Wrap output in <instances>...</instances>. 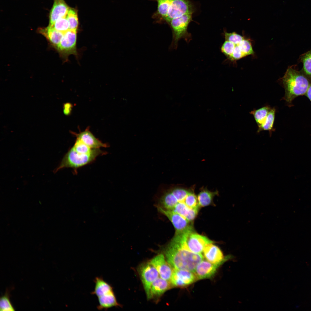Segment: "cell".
<instances>
[{
  "instance_id": "1",
  "label": "cell",
  "mask_w": 311,
  "mask_h": 311,
  "mask_svg": "<svg viewBox=\"0 0 311 311\" xmlns=\"http://www.w3.org/2000/svg\"><path fill=\"white\" fill-rule=\"evenodd\" d=\"M165 254L167 261L174 269L192 272L204 258L202 254L193 253L186 249L176 234L166 247Z\"/></svg>"
},
{
  "instance_id": "2",
  "label": "cell",
  "mask_w": 311,
  "mask_h": 311,
  "mask_svg": "<svg viewBox=\"0 0 311 311\" xmlns=\"http://www.w3.org/2000/svg\"><path fill=\"white\" fill-rule=\"evenodd\" d=\"M282 81L285 91L283 98L289 103L298 96L306 94L310 86L307 79L291 67L287 70Z\"/></svg>"
},
{
  "instance_id": "3",
  "label": "cell",
  "mask_w": 311,
  "mask_h": 311,
  "mask_svg": "<svg viewBox=\"0 0 311 311\" xmlns=\"http://www.w3.org/2000/svg\"><path fill=\"white\" fill-rule=\"evenodd\" d=\"M107 153V152L98 148L93 149L90 153H83L76 151L72 147L64 155L53 172L55 173L61 169L69 168L73 169L75 173H77L78 168L92 163L97 157Z\"/></svg>"
},
{
  "instance_id": "4",
  "label": "cell",
  "mask_w": 311,
  "mask_h": 311,
  "mask_svg": "<svg viewBox=\"0 0 311 311\" xmlns=\"http://www.w3.org/2000/svg\"><path fill=\"white\" fill-rule=\"evenodd\" d=\"M192 13L186 14L172 19L168 24L172 29L173 39L171 46L176 48L178 41L183 39L187 43L191 39V34L187 31L188 26L192 20Z\"/></svg>"
},
{
  "instance_id": "5",
  "label": "cell",
  "mask_w": 311,
  "mask_h": 311,
  "mask_svg": "<svg viewBox=\"0 0 311 311\" xmlns=\"http://www.w3.org/2000/svg\"><path fill=\"white\" fill-rule=\"evenodd\" d=\"M178 234L183 246L190 251L202 254L207 244L213 242L205 236L194 232L193 228Z\"/></svg>"
},
{
  "instance_id": "6",
  "label": "cell",
  "mask_w": 311,
  "mask_h": 311,
  "mask_svg": "<svg viewBox=\"0 0 311 311\" xmlns=\"http://www.w3.org/2000/svg\"><path fill=\"white\" fill-rule=\"evenodd\" d=\"M194 11L193 4L188 0H172L164 20L168 23L172 19L193 14Z\"/></svg>"
},
{
  "instance_id": "7",
  "label": "cell",
  "mask_w": 311,
  "mask_h": 311,
  "mask_svg": "<svg viewBox=\"0 0 311 311\" xmlns=\"http://www.w3.org/2000/svg\"><path fill=\"white\" fill-rule=\"evenodd\" d=\"M139 272L147 298L150 299V291L151 285L159 277V274L149 262L141 265L139 269Z\"/></svg>"
},
{
  "instance_id": "8",
  "label": "cell",
  "mask_w": 311,
  "mask_h": 311,
  "mask_svg": "<svg viewBox=\"0 0 311 311\" xmlns=\"http://www.w3.org/2000/svg\"><path fill=\"white\" fill-rule=\"evenodd\" d=\"M77 31L69 29L64 33L60 43L56 48L63 56L67 57L71 54L77 55Z\"/></svg>"
},
{
  "instance_id": "9",
  "label": "cell",
  "mask_w": 311,
  "mask_h": 311,
  "mask_svg": "<svg viewBox=\"0 0 311 311\" xmlns=\"http://www.w3.org/2000/svg\"><path fill=\"white\" fill-rule=\"evenodd\" d=\"M158 208L160 212L166 216L172 223L175 229V233H183L193 228L191 222L180 214L159 206Z\"/></svg>"
},
{
  "instance_id": "10",
  "label": "cell",
  "mask_w": 311,
  "mask_h": 311,
  "mask_svg": "<svg viewBox=\"0 0 311 311\" xmlns=\"http://www.w3.org/2000/svg\"><path fill=\"white\" fill-rule=\"evenodd\" d=\"M196 280L193 272L173 269L170 282L173 286L183 288L189 286Z\"/></svg>"
},
{
  "instance_id": "11",
  "label": "cell",
  "mask_w": 311,
  "mask_h": 311,
  "mask_svg": "<svg viewBox=\"0 0 311 311\" xmlns=\"http://www.w3.org/2000/svg\"><path fill=\"white\" fill-rule=\"evenodd\" d=\"M149 262L156 268L161 278L168 281L170 280L173 269L166 261L163 254H160L156 255Z\"/></svg>"
},
{
  "instance_id": "12",
  "label": "cell",
  "mask_w": 311,
  "mask_h": 311,
  "mask_svg": "<svg viewBox=\"0 0 311 311\" xmlns=\"http://www.w3.org/2000/svg\"><path fill=\"white\" fill-rule=\"evenodd\" d=\"M219 266L203 260L193 272L197 280L209 278L213 276Z\"/></svg>"
},
{
  "instance_id": "13",
  "label": "cell",
  "mask_w": 311,
  "mask_h": 311,
  "mask_svg": "<svg viewBox=\"0 0 311 311\" xmlns=\"http://www.w3.org/2000/svg\"><path fill=\"white\" fill-rule=\"evenodd\" d=\"M213 243H209L205 246L202 252L203 256L210 262L220 266L223 262L224 256L219 248Z\"/></svg>"
},
{
  "instance_id": "14",
  "label": "cell",
  "mask_w": 311,
  "mask_h": 311,
  "mask_svg": "<svg viewBox=\"0 0 311 311\" xmlns=\"http://www.w3.org/2000/svg\"><path fill=\"white\" fill-rule=\"evenodd\" d=\"M72 134L76 136V139H79L91 148H106L109 146L108 144L103 143L96 138L88 129L78 133L73 132Z\"/></svg>"
},
{
  "instance_id": "15",
  "label": "cell",
  "mask_w": 311,
  "mask_h": 311,
  "mask_svg": "<svg viewBox=\"0 0 311 311\" xmlns=\"http://www.w3.org/2000/svg\"><path fill=\"white\" fill-rule=\"evenodd\" d=\"M70 8L64 0H54L50 14L49 25H52L58 19L66 16Z\"/></svg>"
},
{
  "instance_id": "16",
  "label": "cell",
  "mask_w": 311,
  "mask_h": 311,
  "mask_svg": "<svg viewBox=\"0 0 311 311\" xmlns=\"http://www.w3.org/2000/svg\"><path fill=\"white\" fill-rule=\"evenodd\" d=\"M172 286L170 281L158 277L152 283L150 289V299L160 297Z\"/></svg>"
},
{
  "instance_id": "17",
  "label": "cell",
  "mask_w": 311,
  "mask_h": 311,
  "mask_svg": "<svg viewBox=\"0 0 311 311\" xmlns=\"http://www.w3.org/2000/svg\"><path fill=\"white\" fill-rule=\"evenodd\" d=\"M99 303L97 308L99 310H107L113 307L119 306L113 290L106 293L97 297Z\"/></svg>"
},
{
  "instance_id": "18",
  "label": "cell",
  "mask_w": 311,
  "mask_h": 311,
  "mask_svg": "<svg viewBox=\"0 0 311 311\" xmlns=\"http://www.w3.org/2000/svg\"><path fill=\"white\" fill-rule=\"evenodd\" d=\"M38 31L45 37L51 44L56 48L60 43L64 33L49 26L46 28H39Z\"/></svg>"
},
{
  "instance_id": "19",
  "label": "cell",
  "mask_w": 311,
  "mask_h": 311,
  "mask_svg": "<svg viewBox=\"0 0 311 311\" xmlns=\"http://www.w3.org/2000/svg\"><path fill=\"white\" fill-rule=\"evenodd\" d=\"M199 209L190 208L183 202H178L171 210L186 218L192 222L196 217Z\"/></svg>"
},
{
  "instance_id": "20",
  "label": "cell",
  "mask_w": 311,
  "mask_h": 311,
  "mask_svg": "<svg viewBox=\"0 0 311 311\" xmlns=\"http://www.w3.org/2000/svg\"><path fill=\"white\" fill-rule=\"evenodd\" d=\"M218 194L217 191H212L207 188H203L197 197L199 206L204 207L211 204L214 197Z\"/></svg>"
},
{
  "instance_id": "21",
  "label": "cell",
  "mask_w": 311,
  "mask_h": 311,
  "mask_svg": "<svg viewBox=\"0 0 311 311\" xmlns=\"http://www.w3.org/2000/svg\"><path fill=\"white\" fill-rule=\"evenodd\" d=\"M94 281L95 283L94 290L91 293L96 295L97 297L105 292L113 290L111 285L105 281L101 276L96 277Z\"/></svg>"
},
{
  "instance_id": "22",
  "label": "cell",
  "mask_w": 311,
  "mask_h": 311,
  "mask_svg": "<svg viewBox=\"0 0 311 311\" xmlns=\"http://www.w3.org/2000/svg\"><path fill=\"white\" fill-rule=\"evenodd\" d=\"M275 113V108L274 107L272 108L264 122L261 125L258 127L257 132L262 131H268L269 132L270 136H271L272 132L274 131L273 127Z\"/></svg>"
},
{
  "instance_id": "23",
  "label": "cell",
  "mask_w": 311,
  "mask_h": 311,
  "mask_svg": "<svg viewBox=\"0 0 311 311\" xmlns=\"http://www.w3.org/2000/svg\"><path fill=\"white\" fill-rule=\"evenodd\" d=\"M271 108L270 106L266 105L254 109L250 112L253 116L258 127L264 122Z\"/></svg>"
},
{
  "instance_id": "24",
  "label": "cell",
  "mask_w": 311,
  "mask_h": 311,
  "mask_svg": "<svg viewBox=\"0 0 311 311\" xmlns=\"http://www.w3.org/2000/svg\"><path fill=\"white\" fill-rule=\"evenodd\" d=\"M158 3L156 14L161 18H166L172 0H156Z\"/></svg>"
},
{
  "instance_id": "25",
  "label": "cell",
  "mask_w": 311,
  "mask_h": 311,
  "mask_svg": "<svg viewBox=\"0 0 311 311\" xmlns=\"http://www.w3.org/2000/svg\"><path fill=\"white\" fill-rule=\"evenodd\" d=\"M67 17L69 24V29L77 30L79 22L77 10L70 8Z\"/></svg>"
},
{
  "instance_id": "26",
  "label": "cell",
  "mask_w": 311,
  "mask_h": 311,
  "mask_svg": "<svg viewBox=\"0 0 311 311\" xmlns=\"http://www.w3.org/2000/svg\"><path fill=\"white\" fill-rule=\"evenodd\" d=\"M194 189L193 188H191L185 199L183 203L190 208L199 209L200 207L199 205L197 197L195 194Z\"/></svg>"
},
{
  "instance_id": "27",
  "label": "cell",
  "mask_w": 311,
  "mask_h": 311,
  "mask_svg": "<svg viewBox=\"0 0 311 311\" xmlns=\"http://www.w3.org/2000/svg\"><path fill=\"white\" fill-rule=\"evenodd\" d=\"M67 16L58 19L52 25L49 26L57 31L65 33L69 30V24Z\"/></svg>"
},
{
  "instance_id": "28",
  "label": "cell",
  "mask_w": 311,
  "mask_h": 311,
  "mask_svg": "<svg viewBox=\"0 0 311 311\" xmlns=\"http://www.w3.org/2000/svg\"><path fill=\"white\" fill-rule=\"evenodd\" d=\"M9 292L7 289L4 295L0 299V310L1 311H14L15 310L10 300Z\"/></svg>"
},
{
  "instance_id": "29",
  "label": "cell",
  "mask_w": 311,
  "mask_h": 311,
  "mask_svg": "<svg viewBox=\"0 0 311 311\" xmlns=\"http://www.w3.org/2000/svg\"><path fill=\"white\" fill-rule=\"evenodd\" d=\"M239 47L244 56L253 54L254 52L251 41L245 38L239 43Z\"/></svg>"
},
{
  "instance_id": "30",
  "label": "cell",
  "mask_w": 311,
  "mask_h": 311,
  "mask_svg": "<svg viewBox=\"0 0 311 311\" xmlns=\"http://www.w3.org/2000/svg\"><path fill=\"white\" fill-rule=\"evenodd\" d=\"M72 147L76 151L83 153H90L94 149L91 148L77 139Z\"/></svg>"
},
{
  "instance_id": "31",
  "label": "cell",
  "mask_w": 311,
  "mask_h": 311,
  "mask_svg": "<svg viewBox=\"0 0 311 311\" xmlns=\"http://www.w3.org/2000/svg\"><path fill=\"white\" fill-rule=\"evenodd\" d=\"M224 35L225 40L230 41L235 44H237L244 38V36L235 32L228 33L226 31L224 32Z\"/></svg>"
},
{
  "instance_id": "32",
  "label": "cell",
  "mask_w": 311,
  "mask_h": 311,
  "mask_svg": "<svg viewBox=\"0 0 311 311\" xmlns=\"http://www.w3.org/2000/svg\"><path fill=\"white\" fill-rule=\"evenodd\" d=\"M235 46L233 43L225 40L221 47V52L229 59L233 53Z\"/></svg>"
},
{
  "instance_id": "33",
  "label": "cell",
  "mask_w": 311,
  "mask_h": 311,
  "mask_svg": "<svg viewBox=\"0 0 311 311\" xmlns=\"http://www.w3.org/2000/svg\"><path fill=\"white\" fill-rule=\"evenodd\" d=\"M303 68L307 74L311 75V49L305 53L302 58Z\"/></svg>"
},
{
  "instance_id": "34",
  "label": "cell",
  "mask_w": 311,
  "mask_h": 311,
  "mask_svg": "<svg viewBox=\"0 0 311 311\" xmlns=\"http://www.w3.org/2000/svg\"><path fill=\"white\" fill-rule=\"evenodd\" d=\"M72 105L69 103H65L63 105V112L65 115H68L71 113L72 108Z\"/></svg>"
},
{
  "instance_id": "35",
  "label": "cell",
  "mask_w": 311,
  "mask_h": 311,
  "mask_svg": "<svg viewBox=\"0 0 311 311\" xmlns=\"http://www.w3.org/2000/svg\"><path fill=\"white\" fill-rule=\"evenodd\" d=\"M306 94L311 101V85H310Z\"/></svg>"
}]
</instances>
